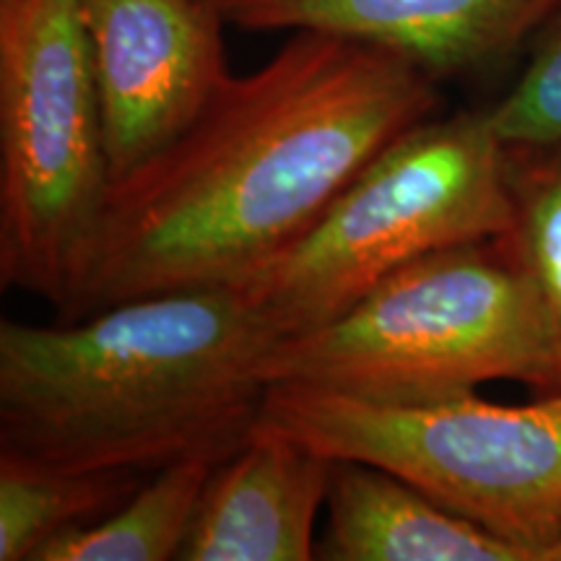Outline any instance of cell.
Masks as SVG:
<instances>
[{
	"label": "cell",
	"instance_id": "6",
	"mask_svg": "<svg viewBox=\"0 0 561 561\" xmlns=\"http://www.w3.org/2000/svg\"><path fill=\"white\" fill-rule=\"evenodd\" d=\"M110 164L79 0H0V280L66 312Z\"/></svg>",
	"mask_w": 561,
	"mask_h": 561
},
{
	"label": "cell",
	"instance_id": "5",
	"mask_svg": "<svg viewBox=\"0 0 561 561\" xmlns=\"http://www.w3.org/2000/svg\"><path fill=\"white\" fill-rule=\"evenodd\" d=\"M257 424L333 460L398 473L434 502L543 561L561 536V396L500 405L479 392L377 403L268 385Z\"/></svg>",
	"mask_w": 561,
	"mask_h": 561
},
{
	"label": "cell",
	"instance_id": "12",
	"mask_svg": "<svg viewBox=\"0 0 561 561\" xmlns=\"http://www.w3.org/2000/svg\"><path fill=\"white\" fill-rule=\"evenodd\" d=\"M517 261L536 294L543 325V369L533 396H561V140L507 146Z\"/></svg>",
	"mask_w": 561,
	"mask_h": 561
},
{
	"label": "cell",
	"instance_id": "13",
	"mask_svg": "<svg viewBox=\"0 0 561 561\" xmlns=\"http://www.w3.org/2000/svg\"><path fill=\"white\" fill-rule=\"evenodd\" d=\"M140 473H70L0 453V561H37L62 533L107 515Z\"/></svg>",
	"mask_w": 561,
	"mask_h": 561
},
{
	"label": "cell",
	"instance_id": "3",
	"mask_svg": "<svg viewBox=\"0 0 561 561\" xmlns=\"http://www.w3.org/2000/svg\"><path fill=\"white\" fill-rule=\"evenodd\" d=\"M541 369V312L507 234L413 261L265 356L268 385L377 403L447 401L494 380L533 390Z\"/></svg>",
	"mask_w": 561,
	"mask_h": 561
},
{
	"label": "cell",
	"instance_id": "8",
	"mask_svg": "<svg viewBox=\"0 0 561 561\" xmlns=\"http://www.w3.org/2000/svg\"><path fill=\"white\" fill-rule=\"evenodd\" d=\"M559 0H231L244 32H318L401 55L432 76L507 58L533 39Z\"/></svg>",
	"mask_w": 561,
	"mask_h": 561
},
{
	"label": "cell",
	"instance_id": "7",
	"mask_svg": "<svg viewBox=\"0 0 561 561\" xmlns=\"http://www.w3.org/2000/svg\"><path fill=\"white\" fill-rule=\"evenodd\" d=\"M79 9L115 185L170 149L227 83L229 21L214 0H79Z\"/></svg>",
	"mask_w": 561,
	"mask_h": 561
},
{
	"label": "cell",
	"instance_id": "10",
	"mask_svg": "<svg viewBox=\"0 0 561 561\" xmlns=\"http://www.w3.org/2000/svg\"><path fill=\"white\" fill-rule=\"evenodd\" d=\"M328 533L331 561H530L528 553L455 515L398 473L335 460Z\"/></svg>",
	"mask_w": 561,
	"mask_h": 561
},
{
	"label": "cell",
	"instance_id": "11",
	"mask_svg": "<svg viewBox=\"0 0 561 561\" xmlns=\"http://www.w3.org/2000/svg\"><path fill=\"white\" fill-rule=\"evenodd\" d=\"M227 458L198 453L153 471L100 520L62 533L37 561H167L180 559L214 468Z\"/></svg>",
	"mask_w": 561,
	"mask_h": 561
},
{
	"label": "cell",
	"instance_id": "15",
	"mask_svg": "<svg viewBox=\"0 0 561 561\" xmlns=\"http://www.w3.org/2000/svg\"><path fill=\"white\" fill-rule=\"evenodd\" d=\"M543 561H561V536L553 541L551 549L543 553Z\"/></svg>",
	"mask_w": 561,
	"mask_h": 561
},
{
	"label": "cell",
	"instance_id": "9",
	"mask_svg": "<svg viewBox=\"0 0 561 561\" xmlns=\"http://www.w3.org/2000/svg\"><path fill=\"white\" fill-rule=\"evenodd\" d=\"M335 460L255 424L214 468L182 561H310Z\"/></svg>",
	"mask_w": 561,
	"mask_h": 561
},
{
	"label": "cell",
	"instance_id": "1",
	"mask_svg": "<svg viewBox=\"0 0 561 561\" xmlns=\"http://www.w3.org/2000/svg\"><path fill=\"white\" fill-rule=\"evenodd\" d=\"M437 104V79L401 55L294 32L261 68L231 73L170 149L110 187L60 320L244 284Z\"/></svg>",
	"mask_w": 561,
	"mask_h": 561
},
{
	"label": "cell",
	"instance_id": "14",
	"mask_svg": "<svg viewBox=\"0 0 561 561\" xmlns=\"http://www.w3.org/2000/svg\"><path fill=\"white\" fill-rule=\"evenodd\" d=\"M486 115L504 146L561 140V0L533 34L523 73Z\"/></svg>",
	"mask_w": 561,
	"mask_h": 561
},
{
	"label": "cell",
	"instance_id": "4",
	"mask_svg": "<svg viewBox=\"0 0 561 561\" xmlns=\"http://www.w3.org/2000/svg\"><path fill=\"white\" fill-rule=\"evenodd\" d=\"M510 229L507 146L486 110L432 115L392 138L237 289L280 339L335 320L413 261Z\"/></svg>",
	"mask_w": 561,
	"mask_h": 561
},
{
	"label": "cell",
	"instance_id": "2",
	"mask_svg": "<svg viewBox=\"0 0 561 561\" xmlns=\"http://www.w3.org/2000/svg\"><path fill=\"white\" fill-rule=\"evenodd\" d=\"M278 335L237 286L149 294L60 325H0V453L70 473L229 455L261 419Z\"/></svg>",
	"mask_w": 561,
	"mask_h": 561
},
{
	"label": "cell",
	"instance_id": "16",
	"mask_svg": "<svg viewBox=\"0 0 561 561\" xmlns=\"http://www.w3.org/2000/svg\"><path fill=\"white\" fill-rule=\"evenodd\" d=\"M214 3H219V5H221V9H224V5H227V3H231V0H214Z\"/></svg>",
	"mask_w": 561,
	"mask_h": 561
}]
</instances>
